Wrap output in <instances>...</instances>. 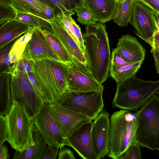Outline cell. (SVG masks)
I'll return each instance as SVG.
<instances>
[{
    "instance_id": "obj_1",
    "label": "cell",
    "mask_w": 159,
    "mask_h": 159,
    "mask_svg": "<svg viewBox=\"0 0 159 159\" xmlns=\"http://www.w3.org/2000/svg\"><path fill=\"white\" fill-rule=\"evenodd\" d=\"M82 36L91 73L94 78L102 84L108 77L111 60L105 25L99 22L87 25Z\"/></svg>"
},
{
    "instance_id": "obj_2",
    "label": "cell",
    "mask_w": 159,
    "mask_h": 159,
    "mask_svg": "<svg viewBox=\"0 0 159 159\" xmlns=\"http://www.w3.org/2000/svg\"><path fill=\"white\" fill-rule=\"evenodd\" d=\"M33 72L43 93L45 102H59L69 92L67 65L50 59L30 61Z\"/></svg>"
},
{
    "instance_id": "obj_3",
    "label": "cell",
    "mask_w": 159,
    "mask_h": 159,
    "mask_svg": "<svg viewBox=\"0 0 159 159\" xmlns=\"http://www.w3.org/2000/svg\"><path fill=\"white\" fill-rule=\"evenodd\" d=\"M113 107L136 111L159 90V80L145 81L134 75L117 83Z\"/></svg>"
},
{
    "instance_id": "obj_4",
    "label": "cell",
    "mask_w": 159,
    "mask_h": 159,
    "mask_svg": "<svg viewBox=\"0 0 159 159\" xmlns=\"http://www.w3.org/2000/svg\"><path fill=\"white\" fill-rule=\"evenodd\" d=\"M108 152L107 156L118 159L132 143L137 142L136 112L122 109L116 111L110 119Z\"/></svg>"
},
{
    "instance_id": "obj_5",
    "label": "cell",
    "mask_w": 159,
    "mask_h": 159,
    "mask_svg": "<svg viewBox=\"0 0 159 159\" xmlns=\"http://www.w3.org/2000/svg\"><path fill=\"white\" fill-rule=\"evenodd\" d=\"M4 117L8 133L7 141L12 148L22 152L34 145V123L23 103L13 102L10 110Z\"/></svg>"
},
{
    "instance_id": "obj_6",
    "label": "cell",
    "mask_w": 159,
    "mask_h": 159,
    "mask_svg": "<svg viewBox=\"0 0 159 159\" xmlns=\"http://www.w3.org/2000/svg\"><path fill=\"white\" fill-rule=\"evenodd\" d=\"M136 140L142 147L159 149V98L156 94L136 111Z\"/></svg>"
},
{
    "instance_id": "obj_7",
    "label": "cell",
    "mask_w": 159,
    "mask_h": 159,
    "mask_svg": "<svg viewBox=\"0 0 159 159\" xmlns=\"http://www.w3.org/2000/svg\"><path fill=\"white\" fill-rule=\"evenodd\" d=\"M103 91H70L59 102L62 106L86 115L94 120L103 109Z\"/></svg>"
},
{
    "instance_id": "obj_8",
    "label": "cell",
    "mask_w": 159,
    "mask_h": 159,
    "mask_svg": "<svg viewBox=\"0 0 159 159\" xmlns=\"http://www.w3.org/2000/svg\"><path fill=\"white\" fill-rule=\"evenodd\" d=\"M6 72L11 74L10 85L12 102L23 103L30 116L36 114L44 101L39 97L30 86L25 73L10 66Z\"/></svg>"
},
{
    "instance_id": "obj_9",
    "label": "cell",
    "mask_w": 159,
    "mask_h": 159,
    "mask_svg": "<svg viewBox=\"0 0 159 159\" xmlns=\"http://www.w3.org/2000/svg\"><path fill=\"white\" fill-rule=\"evenodd\" d=\"M156 16L149 7L134 0L132 16L129 23L136 30V34L152 47L153 38L159 31Z\"/></svg>"
},
{
    "instance_id": "obj_10",
    "label": "cell",
    "mask_w": 159,
    "mask_h": 159,
    "mask_svg": "<svg viewBox=\"0 0 159 159\" xmlns=\"http://www.w3.org/2000/svg\"><path fill=\"white\" fill-rule=\"evenodd\" d=\"M45 20L50 25L54 34L68 52L73 60L72 65L79 70L94 79L91 71L85 53L69 34L59 19L56 17Z\"/></svg>"
},
{
    "instance_id": "obj_11",
    "label": "cell",
    "mask_w": 159,
    "mask_h": 159,
    "mask_svg": "<svg viewBox=\"0 0 159 159\" xmlns=\"http://www.w3.org/2000/svg\"><path fill=\"white\" fill-rule=\"evenodd\" d=\"M48 106V103L45 102L38 112L30 116L31 119L48 146L59 148L69 146L67 139L61 135Z\"/></svg>"
},
{
    "instance_id": "obj_12",
    "label": "cell",
    "mask_w": 159,
    "mask_h": 159,
    "mask_svg": "<svg viewBox=\"0 0 159 159\" xmlns=\"http://www.w3.org/2000/svg\"><path fill=\"white\" fill-rule=\"evenodd\" d=\"M48 107L61 135L66 139L84 125L92 121L87 115L64 107L59 102L48 103Z\"/></svg>"
},
{
    "instance_id": "obj_13",
    "label": "cell",
    "mask_w": 159,
    "mask_h": 159,
    "mask_svg": "<svg viewBox=\"0 0 159 159\" xmlns=\"http://www.w3.org/2000/svg\"><path fill=\"white\" fill-rule=\"evenodd\" d=\"M22 56L30 61L50 59L62 62L47 41L41 28L33 26L31 38Z\"/></svg>"
},
{
    "instance_id": "obj_14",
    "label": "cell",
    "mask_w": 159,
    "mask_h": 159,
    "mask_svg": "<svg viewBox=\"0 0 159 159\" xmlns=\"http://www.w3.org/2000/svg\"><path fill=\"white\" fill-rule=\"evenodd\" d=\"M110 114L103 109L93 122L92 137L96 159L103 158L108 152Z\"/></svg>"
},
{
    "instance_id": "obj_15",
    "label": "cell",
    "mask_w": 159,
    "mask_h": 159,
    "mask_svg": "<svg viewBox=\"0 0 159 159\" xmlns=\"http://www.w3.org/2000/svg\"><path fill=\"white\" fill-rule=\"evenodd\" d=\"M93 122L84 125L67 138L69 146L84 159H96L91 134Z\"/></svg>"
},
{
    "instance_id": "obj_16",
    "label": "cell",
    "mask_w": 159,
    "mask_h": 159,
    "mask_svg": "<svg viewBox=\"0 0 159 159\" xmlns=\"http://www.w3.org/2000/svg\"><path fill=\"white\" fill-rule=\"evenodd\" d=\"M17 12L28 13L43 20L55 17L54 9L48 0H11Z\"/></svg>"
},
{
    "instance_id": "obj_17",
    "label": "cell",
    "mask_w": 159,
    "mask_h": 159,
    "mask_svg": "<svg viewBox=\"0 0 159 159\" xmlns=\"http://www.w3.org/2000/svg\"><path fill=\"white\" fill-rule=\"evenodd\" d=\"M67 78L70 91L88 92L103 90L104 87L94 79L79 70L72 65H68Z\"/></svg>"
},
{
    "instance_id": "obj_18",
    "label": "cell",
    "mask_w": 159,
    "mask_h": 159,
    "mask_svg": "<svg viewBox=\"0 0 159 159\" xmlns=\"http://www.w3.org/2000/svg\"><path fill=\"white\" fill-rule=\"evenodd\" d=\"M115 49L127 62L135 63L144 60L145 49L135 37L130 35H123L119 39Z\"/></svg>"
},
{
    "instance_id": "obj_19",
    "label": "cell",
    "mask_w": 159,
    "mask_h": 159,
    "mask_svg": "<svg viewBox=\"0 0 159 159\" xmlns=\"http://www.w3.org/2000/svg\"><path fill=\"white\" fill-rule=\"evenodd\" d=\"M0 48L29 31L32 26L15 20L0 23Z\"/></svg>"
},
{
    "instance_id": "obj_20",
    "label": "cell",
    "mask_w": 159,
    "mask_h": 159,
    "mask_svg": "<svg viewBox=\"0 0 159 159\" xmlns=\"http://www.w3.org/2000/svg\"><path fill=\"white\" fill-rule=\"evenodd\" d=\"M33 137L34 145L22 152L16 150L12 159H42L48 145L34 124Z\"/></svg>"
},
{
    "instance_id": "obj_21",
    "label": "cell",
    "mask_w": 159,
    "mask_h": 159,
    "mask_svg": "<svg viewBox=\"0 0 159 159\" xmlns=\"http://www.w3.org/2000/svg\"><path fill=\"white\" fill-rule=\"evenodd\" d=\"M95 15L98 22L104 24L112 19L117 2L115 0H84Z\"/></svg>"
},
{
    "instance_id": "obj_22",
    "label": "cell",
    "mask_w": 159,
    "mask_h": 159,
    "mask_svg": "<svg viewBox=\"0 0 159 159\" xmlns=\"http://www.w3.org/2000/svg\"><path fill=\"white\" fill-rule=\"evenodd\" d=\"M0 116L8 112L12 104L10 85L11 74L0 72Z\"/></svg>"
},
{
    "instance_id": "obj_23",
    "label": "cell",
    "mask_w": 159,
    "mask_h": 159,
    "mask_svg": "<svg viewBox=\"0 0 159 159\" xmlns=\"http://www.w3.org/2000/svg\"><path fill=\"white\" fill-rule=\"evenodd\" d=\"M134 0H124L117 2L112 20L120 26H127L132 16Z\"/></svg>"
},
{
    "instance_id": "obj_24",
    "label": "cell",
    "mask_w": 159,
    "mask_h": 159,
    "mask_svg": "<svg viewBox=\"0 0 159 159\" xmlns=\"http://www.w3.org/2000/svg\"><path fill=\"white\" fill-rule=\"evenodd\" d=\"M42 32L47 41L59 57L64 63L73 65V62L68 52L56 35L45 30Z\"/></svg>"
},
{
    "instance_id": "obj_25",
    "label": "cell",
    "mask_w": 159,
    "mask_h": 159,
    "mask_svg": "<svg viewBox=\"0 0 159 159\" xmlns=\"http://www.w3.org/2000/svg\"><path fill=\"white\" fill-rule=\"evenodd\" d=\"M143 61H140L117 68H110V76L117 83L135 75L141 66Z\"/></svg>"
},
{
    "instance_id": "obj_26",
    "label": "cell",
    "mask_w": 159,
    "mask_h": 159,
    "mask_svg": "<svg viewBox=\"0 0 159 159\" xmlns=\"http://www.w3.org/2000/svg\"><path fill=\"white\" fill-rule=\"evenodd\" d=\"M33 29L32 26L29 31L20 36L13 45L9 54L11 64L17 61L22 56L27 43L31 38Z\"/></svg>"
},
{
    "instance_id": "obj_27",
    "label": "cell",
    "mask_w": 159,
    "mask_h": 159,
    "mask_svg": "<svg viewBox=\"0 0 159 159\" xmlns=\"http://www.w3.org/2000/svg\"><path fill=\"white\" fill-rule=\"evenodd\" d=\"M74 11L77 13V20L82 25L95 24L98 22L95 15L84 0H82Z\"/></svg>"
},
{
    "instance_id": "obj_28",
    "label": "cell",
    "mask_w": 159,
    "mask_h": 159,
    "mask_svg": "<svg viewBox=\"0 0 159 159\" xmlns=\"http://www.w3.org/2000/svg\"><path fill=\"white\" fill-rule=\"evenodd\" d=\"M54 9L55 17L59 13L71 16L75 14L74 10L82 0H48Z\"/></svg>"
},
{
    "instance_id": "obj_29",
    "label": "cell",
    "mask_w": 159,
    "mask_h": 159,
    "mask_svg": "<svg viewBox=\"0 0 159 159\" xmlns=\"http://www.w3.org/2000/svg\"><path fill=\"white\" fill-rule=\"evenodd\" d=\"M19 37L12 40L3 47L0 48V66L1 72L7 69L12 64L11 62L9 54L11 50Z\"/></svg>"
},
{
    "instance_id": "obj_30",
    "label": "cell",
    "mask_w": 159,
    "mask_h": 159,
    "mask_svg": "<svg viewBox=\"0 0 159 159\" xmlns=\"http://www.w3.org/2000/svg\"><path fill=\"white\" fill-rule=\"evenodd\" d=\"M39 18L28 13L17 12L15 20L32 26L41 28Z\"/></svg>"
},
{
    "instance_id": "obj_31",
    "label": "cell",
    "mask_w": 159,
    "mask_h": 159,
    "mask_svg": "<svg viewBox=\"0 0 159 159\" xmlns=\"http://www.w3.org/2000/svg\"><path fill=\"white\" fill-rule=\"evenodd\" d=\"M140 145L137 142L131 144L118 159H141Z\"/></svg>"
},
{
    "instance_id": "obj_32",
    "label": "cell",
    "mask_w": 159,
    "mask_h": 159,
    "mask_svg": "<svg viewBox=\"0 0 159 159\" xmlns=\"http://www.w3.org/2000/svg\"><path fill=\"white\" fill-rule=\"evenodd\" d=\"M16 13L12 6L0 3V23L15 19Z\"/></svg>"
},
{
    "instance_id": "obj_33",
    "label": "cell",
    "mask_w": 159,
    "mask_h": 159,
    "mask_svg": "<svg viewBox=\"0 0 159 159\" xmlns=\"http://www.w3.org/2000/svg\"><path fill=\"white\" fill-rule=\"evenodd\" d=\"M11 66L14 69L23 72H33L30 61L22 56L17 61Z\"/></svg>"
},
{
    "instance_id": "obj_34",
    "label": "cell",
    "mask_w": 159,
    "mask_h": 159,
    "mask_svg": "<svg viewBox=\"0 0 159 159\" xmlns=\"http://www.w3.org/2000/svg\"><path fill=\"white\" fill-rule=\"evenodd\" d=\"M25 73L29 82L34 91L39 97L44 101L41 88L33 72Z\"/></svg>"
},
{
    "instance_id": "obj_35",
    "label": "cell",
    "mask_w": 159,
    "mask_h": 159,
    "mask_svg": "<svg viewBox=\"0 0 159 159\" xmlns=\"http://www.w3.org/2000/svg\"><path fill=\"white\" fill-rule=\"evenodd\" d=\"M133 63H134L127 62L123 59L116 51L115 48L112 50L110 67L117 69Z\"/></svg>"
},
{
    "instance_id": "obj_36",
    "label": "cell",
    "mask_w": 159,
    "mask_h": 159,
    "mask_svg": "<svg viewBox=\"0 0 159 159\" xmlns=\"http://www.w3.org/2000/svg\"><path fill=\"white\" fill-rule=\"evenodd\" d=\"M8 130L4 116H0V146L3 144L8 137Z\"/></svg>"
},
{
    "instance_id": "obj_37",
    "label": "cell",
    "mask_w": 159,
    "mask_h": 159,
    "mask_svg": "<svg viewBox=\"0 0 159 159\" xmlns=\"http://www.w3.org/2000/svg\"><path fill=\"white\" fill-rule=\"evenodd\" d=\"M72 25L75 36L78 40L82 50L85 53V45L83 36L81 32L80 28L74 20H73Z\"/></svg>"
},
{
    "instance_id": "obj_38",
    "label": "cell",
    "mask_w": 159,
    "mask_h": 159,
    "mask_svg": "<svg viewBox=\"0 0 159 159\" xmlns=\"http://www.w3.org/2000/svg\"><path fill=\"white\" fill-rule=\"evenodd\" d=\"M150 8L159 18V0H138Z\"/></svg>"
},
{
    "instance_id": "obj_39",
    "label": "cell",
    "mask_w": 159,
    "mask_h": 159,
    "mask_svg": "<svg viewBox=\"0 0 159 159\" xmlns=\"http://www.w3.org/2000/svg\"><path fill=\"white\" fill-rule=\"evenodd\" d=\"M60 148L48 146L42 159H56L58 154Z\"/></svg>"
},
{
    "instance_id": "obj_40",
    "label": "cell",
    "mask_w": 159,
    "mask_h": 159,
    "mask_svg": "<svg viewBox=\"0 0 159 159\" xmlns=\"http://www.w3.org/2000/svg\"><path fill=\"white\" fill-rule=\"evenodd\" d=\"M58 154V159H75L74 153L70 149L63 146L60 148Z\"/></svg>"
},
{
    "instance_id": "obj_41",
    "label": "cell",
    "mask_w": 159,
    "mask_h": 159,
    "mask_svg": "<svg viewBox=\"0 0 159 159\" xmlns=\"http://www.w3.org/2000/svg\"><path fill=\"white\" fill-rule=\"evenodd\" d=\"M151 52L154 57L157 73L159 74V50L155 47L152 48Z\"/></svg>"
},
{
    "instance_id": "obj_42",
    "label": "cell",
    "mask_w": 159,
    "mask_h": 159,
    "mask_svg": "<svg viewBox=\"0 0 159 159\" xmlns=\"http://www.w3.org/2000/svg\"><path fill=\"white\" fill-rule=\"evenodd\" d=\"M0 147V159H10V155L7 146L3 144Z\"/></svg>"
},
{
    "instance_id": "obj_43",
    "label": "cell",
    "mask_w": 159,
    "mask_h": 159,
    "mask_svg": "<svg viewBox=\"0 0 159 159\" xmlns=\"http://www.w3.org/2000/svg\"><path fill=\"white\" fill-rule=\"evenodd\" d=\"M153 42L159 43V31L156 32L154 34Z\"/></svg>"
},
{
    "instance_id": "obj_44",
    "label": "cell",
    "mask_w": 159,
    "mask_h": 159,
    "mask_svg": "<svg viewBox=\"0 0 159 159\" xmlns=\"http://www.w3.org/2000/svg\"><path fill=\"white\" fill-rule=\"evenodd\" d=\"M0 3L12 6L11 0H0Z\"/></svg>"
},
{
    "instance_id": "obj_45",
    "label": "cell",
    "mask_w": 159,
    "mask_h": 159,
    "mask_svg": "<svg viewBox=\"0 0 159 159\" xmlns=\"http://www.w3.org/2000/svg\"><path fill=\"white\" fill-rule=\"evenodd\" d=\"M153 47H155L156 48H157V49H158L159 50V43L153 42Z\"/></svg>"
},
{
    "instance_id": "obj_46",
    "label": "cell",
    "mask_w": 159,
    "mask_h": 159,
    "mask_svg": "<svg viewBox=\"0 0 159 159\" xmlns=\"http://www.w3.org/2000/svg\"><path fill=\"white\" fill-rule=\"evenodd\" d=\"M117 2H122V1H123L124 0H115Z\"/></svg>"
},
{
    "instance_id": "obj_47",
    "label": "cell",
    "mask_w": 159,
    "mask_h": 159,
    "mask_svg": "<svg viewBox=\"0 0 159 159\" xmlns=\"http://www.w3.org/2000/svg\"><path fill=\"white\" fill-rule=\"evenodd\" d=\"M156 94H158V97L159 98V90L156 92Z\"/></svg>"
},
{
    "instance_id": "obj_48",
    "label": "cell",
    "mask_w": 159,
    "mask_h": 159,
    "mask_svg": "<svg viewBox=\"0 0 159 159\" xmlns=\"http://www.w3.org/2000/svg\"><path fill=\"white\" fill-rule=\"evenodd\" d=\"M158 151H159V150H158Z\"/></svg>"
}]
</instances>
